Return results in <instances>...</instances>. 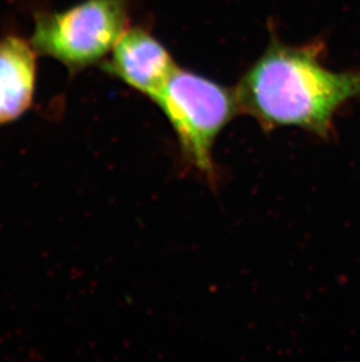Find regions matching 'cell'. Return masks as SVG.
Wrapping results in <instances>:
<instances>
[{
	"label": "cell",
	"instance_id": "6da1fadb",
	"mask_svg": "<svg viewBox=\"0 0 360 362\" xmlns=\"http://www.w3.org/2000/svg\"><path fill=\"white\" fill-rule=\"evenodd\" d=\"M320 55L322 44L290 46L272 37L234 89L240 112L265 130L296 127L331 136L337 112L360 99V69L335 72Z\"/></svg>",
	"mask_w": 360,
	"mask_h": 362
},
{
	"label": "cell",
	"instance_id": "7a4b0ae2",
	"mask_svg": "<svg viewBox=\"0 0 360 362\" xmlns=\"http://www.w3.org/2000/svg\"><path fill=\"white\" fill-rule=\"evenodd\" d=\"M151 100L172 127L184 160L210 180L215 177V140L241 113L234 89L177 67Z\"/></svg>",
	"mask_w": 360,
	"mask_h": 362
},
{
	"label": "cell",
	"instance_id": "3957f363",
	"mask_svg": "<svg viewBox=\"0 0 360 362\" xmlns=\"http://www.w3.org/2000/svg\"><path fill=\"white\" fill-rule=\"evenodd\" d=\"M129 28L128 0H82L62 11H37L31 40L71 74L102 64Z\"/></svg>",
	"mask_w": 360,
	"mask_h": 362
},
{
	"label": "cell",
	"instance_id": "277c9868",
	"mask_svg": "<svg viewBox=\"0 0 360 362\" xmlns=\"http://www.w3.org/2000/svg\"><path fill=\"white\" fill-rule=\"evenodd\" d=\"M177 67L165 46L140 26L126 28L101 64L103 72L150 99Z\"/></svg>",
	"mask_w": 360,
	"mask_h": 362
},
{
	"label": "cell",
	"instance_id": "5b68a950",
	"mask_svg": "<svg viewBox=\"0 0 360 362\" xmlns=\"http://www.w3.org/2000/svg\"><path fill=\"white\" fill-rule=\"evenodd\" d=\"M37 53L18 35L0 38V127L28 113L35 100Z\"/></svg>",
	"mask_w": 360,
	"mask_h": 362
}]
</instances>
